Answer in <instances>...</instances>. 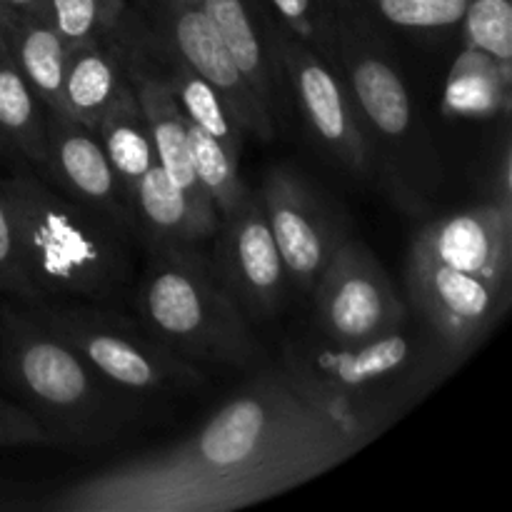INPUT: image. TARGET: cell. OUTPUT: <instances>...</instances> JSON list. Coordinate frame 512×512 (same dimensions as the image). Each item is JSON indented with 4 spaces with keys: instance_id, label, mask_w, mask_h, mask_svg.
Segmentation results:
<instances>
[{
    "instance_id": "6da1fadb",
    "label": "cell",
    "mask_w": 512,
    "mask_h": 512,
    "mask_svg": "<svg viewBox=\"0 0 512 512\" xmlns=\"http://www.w3.org/2000/svg\"><path fill=\"white\" fill-rule=\"evenodd\" d=\"M370 440L305 398L270 365L193 435L70 485L63 512H225L328 473Z\"/></svg>"
},
{
    "instance_id": "7a4b0ae2",
    "label": "cell",
    "mask_w": 512,
    "mask_h": 512,
    "mask_svg": "<svg viewBox=\"0 0 512 512\" xmlns=\"http://www.w3.org/2000/svg\"><path fill=\"white\" fill-rule=\"evenodd\" d=\"M460 360L418 313L378 338L328 343L313 330L285 343L280 368L295 388L368 440L413 408Z\"/></svg>"
},
{
    "instance_id": "3957f363",
    "label": "cell",
    "mask_w": 512,
    "mask_h": 512,
    "mask_svg": "<svg viewBox=\"0 0 512 512\" xmlns=\"http://www.w3.org/2000/svg\"><path fill=\"white\" fill-rule=\"evenodd\" d=\"M0 370L50 445H103L118 438L143 408L138 395L103 378L30 305L3 313Z\"/></svg>"
},
{
    "instance_id": "277c9868",
    "label": "cell",
    "mask_w": 512,
    "mask_h": 512,
    "mask_svg": "<svg viewBox=\"0 0 512 512\" xmlns=\"http://www.w3.org/2000/svg\"><path fill=\"white\" fill-rule=\"evenodd\" d=\"M18 228L25 273L43 300L110 303L133 280L130 238L55 190L33 168L0 178Z\"/></svg>"
},
{
    "instance_id": "5b68a950",
    "label": "cell",
    "mask_w": 512,
    "mask_h": 512,
    "mask_svg": "<svg viewBox=\"0 0 512 512\" xmlns=\"http://www.w3.org/2000/svg\"><path fill=\"white\" fill-rule=\"evenodd\" d=\"M138 280V323L190 363L253 368L265 358L233 295L198 248H150Z\"/></svg>"
},
{
    "instance_id": "8992f818",
    "label": "cell",
    "mask_w": 512,
    "mask_h": 512,
    "mask_svg": "<svg viewBox=\"0 0 512 512\" xmlns=\"http://www.w3.org/2000/svg\"><path fill=\"white\" fill-rule=\"evenodd\" d=\"M333 65L348 85L383 178L403 205H420L433 185V150L423 148L410 90L375 18L355 0H338Z\"/></svg>"
},
{
    "instance_id": "52a82bcc",
    "label": "cell",
    "mask_w": 512,
    "mask_h": 512,
    "mask_svg": "<svg viewBox=\"0 0 512 512\" xmlns=\"http://www.w3.org/2000/svg\"><path fill=\"white\" fill-rule=\"evenodd\" d=\"M28 305L103 378L140 400L190 393L205 383L203 365L170 353L143 325L105 303L43 300Z\"/></svg>"
},
{
    "instance_id": "ba28073f",
    "label": "cell",
    "mask_w": 512,
    "mask_h": 512,
    "mask_svg": "<svg viewBox=\"0 0 512 512\" xmlns=\"http://www.w3.org/2000/svg\"><path fill=\"white\" fill-rule=\"evenodd\" d=\"M313 333L328 343L353 345L378 338L410 313L380 260L345 238L313 290Z\"/></svg>"
},
{
    "instance_id": "9c48e42d",
    "label": "cell",
    "mask_w": 512,
    "mask_h": 512,
    "mask_svg": "<svg viewBox=\"0 0 512 512\" xmlns=\"http://www.w3.org/2000/svg\"><path fill=\"white\" fill-rule=\"evenodd\" d=\"M285 88L293 95L310 138L353 175L375 170L373 148L348 85L338 70L303 40L278 28L275 35Z\"/></svg>"
},
{
    "instance_id": "30bf717a",
    "label": "cell",
    "mask_w": 512,
    "mask_h": 512,
    "mask_svg": "<svg viewBox=\"0 0 512 512\" xmlns=\"http://www.w3.org/2000/svg\"><path fill=\"white\" fill-rule=\"evenodd\" d=\"M138 23L153 48L173 55L175 60L188 65L213 85L245 135H255L265 143L275 140L278 125L260 108L203 5H173L163 0H150L148 13L138 15Z\"/></svg>"
},
{
    "instance_id": "8fae6325",
    "label": "cell",
    "mask_w": 512,
    "mask_h": 512,
    "mask_svg": "<svg viewBox=\"0 0 512 512\" xmlns=\"http://www.w3.org/2000/svg\"><path fill=\"white\" fill-rule=\"evenodd\" d=\"M258 195L288 280L310 293L345 240L333 208L320 190L290 165L270 168Z\"/></svg>"
},
{
    "instance_id": "7c38bea8",
    "label": "cell",
    "mask_w": 512,
    "mask_h": 512,
    "mask_svg": "<svg viewBox=\"0 0 512 512\" xmlns=\"http://www.w3.org/2000/svg\"><path fill=\"white\" fill-rule=\"evenodd\" d=\"M408 298L433 333L463 360L500 320L510 303L508 285L408 255Z\"/></svg>"
},
{
    "instance_id": "4fadbf2b",
    "label": "cell",
    "mask_w": 512,
    "mask_h": 512,
    "mask_svg": "<svg viewBox=\"0 0 512 512\" xmlns=\"http://www.w3.org/2000/svg\"><path fill=\"white\" fill-rule=\"evenodd\" d=\"M213 240L210 265L243 313L248 318L278 315L290 280L255 190L220 218Z\"/></svg>"
},
{
    "instance_id": "5bb4252c",
    "label": "cell",
    "mask_w": 512,
    "mask_h": 512,
    "mask_svg": "<svg viewBox=\"0 0 512 512\" xmlns=\"http://www.w3.org/2000/svg\"><path fill=\"white\" fill-rule=\"evenodd\" d=\"M38 175L70 200L103 215L125 238H135L133 200L93 128L45 110V163Z\"/></svg>"
},
{
    "instance_id": "9a60e30c",
    "label": "cell",
    "mask_w": 512,
    "mask_h": 512,
    "mask_svg": "<svg viewBox=\"0 0 512 512\" xmlns=\"http://www.w3.org/2000/svg\"><path fill=\"white\" fill-rule=\"evenodd\" d=\"M410 255L510 288L512 205L493 200L433 220L413 240Z\"/></svg>"
},
{
    "instance_id": "2e32d148",
    "label": "cell",
    "mask_w": 512,
    "mask_h": 512,
    "mask_svg": "<svg viewBox=\"0 0 512 512\" xmlns=\"http://www.w3.org/2000/svg\"><path fill=\"white\" fill-rule=\"evenodd\" d=\"M200 5L228 45L260 108L278 125L285 80L275 48L278 23L265 0H203Z\"/></svg>"
},
{
    "instance_id": "e0dca14e",
    "label": "cell",
    "mask_w": 512,
    "mask_h": 512,
    "mask_svg": "<svg viewBox=\"0 0 512 512\" xmlns=\"http://www.w3.org/2000/svg\"><path fill=\"white\" fill-rule=\"evenodd\" d=\"M135 238L145 248H198L213 240L218 210L210 200L195 198L165 175L158 163L133 190Z\"/></svg>"
},
{
    "instance_id": "ac0fdd59",
    "label": "cell",
    "mask_w": 512,
    "mask_h": 512,
    "mask_svg": "<svg viewBox=\"0 0 512 512\" xmlns=\"http://www.w3.org/2000/svg\"><path fill=\"white\" fill-rule=\"evenodd\" d=\"M125 83L128 75H125V45L120 30L108 38L70 45L63 68V88H60L63 113L88 128H95L100 115Z\"/></svg>"
},
{
    "instance_id": "d6986e66",
    "label": "cell",
    "mask_w": 512,
    "mask_h": 512,
    "mask_svg": "<svg viewBox=\"0 0 512 512\" xmlns=\"http://www.w3.org/2000/svg\"><path fill=\"white\" fill-rule=\"evenodd\" d=\"M10 58L45 110L63 113V68L68 48L45 13H10L3 23Z\"/></svg>"
},
{
    "instance_id": "ffe728a7",
    "label": "cell",
    "mask_w": 512,
    "mask_h": 512,
    "mask_svg": "<svg viewBox=\"0 0 512 512\" xmlns=\"http://www.w3.org/2000/svg\"><path fill=\"white\" fill-rule=\"evenodd\" d=\"M93 130L125 193L133 200V190L138 188L140 178L158 163V158H155L148 120L130 83H125L123 90L115 95Z\"/></svg>"
},
{
    "instance_id": "44dd1931",
    "label": "cell",
    "mask_w": 512,
    "mask_h": 512,
    "mask_svg": "<svg viewBox=\"0 0 512 512\" xmlns=\"http://www.w3.org/2000/svg\"><path fill=\"white\" fill-rule=\"evenodd\" d=\"M135 28H138L140 40L148 48V53L153 55V60L158 63V70L163 73V78L168 80L170 90H173L175 100H178L180 110L185 113V118L193 125H198L200 130H205L208 135H213L225 150L240 158L243 153V140L245 133L240 130V125L235 123V118L230 115V110L225 108L223 98L215 93L213 85L208 80L200 78L195 70H190L188 65H183L180 60H175L173 55L163 53V50L153 48V45L145 40L143 30H140L138 15L133 13Z\"/></svg>"
},
{
    "instance_id": "7402d4cb",
    "label": "cell",
    "mask_w": 512,
    "mask_h": 512,
    "mask_svg": "<svg viewBox=\"0 0 512 512\" xmlns=\"http://www.w3.org/2000/svg\"><path fill=\"white\" fill-rule=\"evenodd\" d=\"M0 150L28 163L35 173L45 163V108L5 50L0 55Z\"/></svg>"
},
{
    "instance_id": "603a6c76",
    "label": "cell",
    "mask_w": 512,
    "mask_h": 512,
    "mask_svg": "<svg viewBox=\"0 0 512 512\" xmlns=\"http://www.w3.org/2000/svg\"><path fill=\"white\" fill-rule=\"evenodd\" d=\"M510 83L512 68H505L473 45H465L445 85V115L490 118L503 113L510 105Z\"/></svg>"
},
{
    "instance_id": "cb8c5ba5",
    "label": "cell",
    "mask_w": 512,
    "mask_h": 512,
    "mask_svg": "<svg viewBox=\"0 0 512 512\" xmlns=\"http://www.w3.org/2000/svg\"><path fill=\"white\" fill-rule=\"evenodd\" d=\"M188 140L193 170L203 193L213 200L218 218L233 213L250 195V188L240 178V158L225 150L213 135L200 130L188 120Z\"/></svg>"
},
{
    "instance_id": "d4e9b609",
    "label": "cell",
    "mask_w": 512,
    "mask_h": 512,
    "mask_svg": "<svg viewBox=\"0 0 512 512\" xmlns=\"http://www.w3.org/2000/svg\"><path fill=\"white\" fill-rule=\"evenodd\" d=\"M125 15V0H48L50 23L68 45L118 33Z\"/></svg>"
},
{
    "instance_id": "484cf974",
    "label": "cell",
    "mask_w": 512,
    "mask_h": 512,
    "mask_svg": "<svg viewBox=\"0 0 512 512\" xmlns=\"http://www.w3.org/2000/svg\"><path fill=\"white\" fill-rule=\"evenodd\" d=\"M265 5L280 30L308 43L333 65L338 0H265Z\"/></svg>"
},
{
    "instance_id": "4316f807",
    "label": "cell",
    "mask_w": 512,
    "mask_h": 512,
    "mask_svg": "<svg viewBox=\"0 0 512 512\" xmlns=\"http://www.w3.org/2000/svg\"><path fill=\"white\" fill-rule=\"evenodd\" d=\"M375 20L405 30H445L463 23L468 0H355Z\"/></svg>"
},
{
    "instance_id": "83f0119b",
    "label": "cell",
    "mask_w": 512,
    "mask_h": 512,
    "mask_svg": "<svg viewBox=\"0 0 512 512\" xmlns=\"http://www.w3.org/2000/svg\"><path fill=\"white\" fill-rule=\"evenodd\" d=\"M465 45L483 50L500 65L512 63V0H468L463 15Z\"/></svg>"
},
{
    "instance_id": "f1b7e54d",
    "label": "cell",
    "mask_w": 512,
    "mask_h": 512,
    "mask_svg": "<svg viewBox=\"0 0 512 512\" xmlns=\"http://www.w3.org/2000/svg\"><path fill=\"white\" fill-rule=\"evenodd\" d=\"M0 293H8L25 303H35V290L25 273L23 253H20L13 210H10L3 190H0Z\"/></svg>"
},
{
    "instance_id": "f546056e",
    "label": "cell",
    "mask_w": 512,
    "mask_h": 512,
    "mask_svg": "<svg viewBox=\"0 0 512 512\" xmlns=\"http://www.w3.org/2000/svg\"><path fill=\"white\" fill-rule=\"evenodd\" d=\"M8 445H50L43 430L20 405L0 398V448Z\"/></svg>"
},
{
    "instance_id": "4dcf8cb0",
    "label": "cell",
    "mask_w": 512,
    "mask_h": 512,
    "mask_svg": "<svg viewBox=\"0 0 512 512\" xmlns=\"http://www.w3.org/2000/svg\"><path fill=\"white\" fill-rule=\"evenodd\" d=\"M13 13H45L48 15V0H0Z\"/></svg>"
},
{
    "instance_id": "1f68e13d",
    "label": "cell",
    "mask_w": 512,
    "mask_h": 512,
    "mask_svg": "<svg viewBox=\"0 0 512 512\" xmlns=\"http://www.w3.org/2000/svg\"><path fill=\"white\" fill-rule=\"evenodd\" d=\"M163 3H173V5H200L203 0H163Z\"/></svg>"
},
{
    "instance_id": "d6a6232c",
    "label": "cell",
    "mask_w": 512,
    "mask_h": 512,
    "mask_svg": "<svg viewBox=\"0 0 512 512\" xmlns=\"http://www.w3.org/2000/svg\"><path fill=\"white\" fill-rule=\"evenodd\" d=\"M8 50V45H5V33H3V23H0V55Z\"/></svg>"
},
{
    "instance_id": "836d02e7",
    "label": "cell",
    "mask_w": 512,
    "mask_h": 512,
    "mask_svg": "<svg viewBox=\"0 0 512 512\" xmlns=\"http://www.w3.org/2000/svg\"><path fill=\"white\" fill-rule=\"evenodd\" d=\"M10 13H13V10H8V8H5L3 3H0V23H5V20H8V15H10Z\"/></svg>"
},
{
    "instance_id": "e575fe53",
    "label": "cell",
    "mask_w": 512,
    "mask_h": 512,
    "mask_svg": "<svg viewBox=\"0 0 512 512\" xmlns=\"http://www.w3.org/2000/svg\"><path fill=\"white\" fill-rule=\"evenodd\" d=\"M0 320H3V313H0Z\"/></svg>"
}]
</instances>
